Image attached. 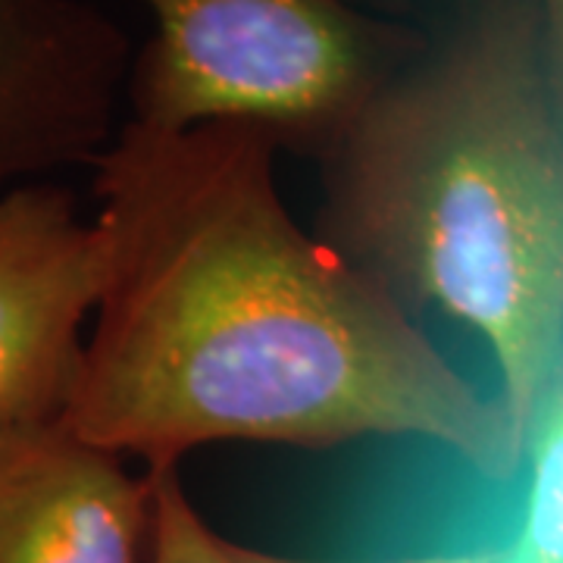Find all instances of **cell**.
Instances as JSON below:
<instances>
[{
	"mask_svg": "<svg viewBox=\"0 0 563 563\" xmlns=\"http://www.w3.org/2000/svg\"><path fill=\"white\" fill-rule=\"evenodd\" d=\"M257 122H129L98 163L107 269L63 426L151 470L210 442L413 435L492 483L523 444L383 282L303 232Z\"/></svg>",
	"mask_w": 563,
	"mask_h": 563,
	"instance_id": "obj_1",
	"label": "cell"
},
{
	"mask_svg": "<svg viewBox=\"0 0 563 563\" xmlns=\"http://www.w3.org/2000/svg\"><path fill=\"white\" fill-rule=\"evenodd\" d=\"M332 157L335 247L404 307L432 303L488 344L523 444L563 342V101L536 0H485L413 54Z\"/></svg>",
	"mask_w": 563,
	"mask_h": 563,
	"instance_id": "obj_2",
	"label": "cell"
},
{
	"mask_svg": "<svg viewBox=\"0 0 563 563\" xmlns=\"http://www.w3.org/2000/svg\"><path fill=\"white\" fill-rule=\"evenodd\" d=\"M157 38L141 60L135 122L176 132L257 122L335 144L417 51L342 0H144Z\"/></svg>",
	"mask_w": 563,
	"mask_h": 563,
	"instance_id": "obj_3",
	"label": "cell"
},
{
	"mask_svg": "<svg viewBox=\"0 0 563 563\" xmlns=\"http://www.w3.org/2000/svg\"><path fill=\"white\" fill-rule=\"evenodd\" d=\"M107 242L69 195L22 185L0 198V444L63 422L98 307Z\"/></svg>",
	"mask_w": 563,
	"mask_h": 563,
	"instance_id": "obj_4",
	"label": "cell"
},
{
	"mask_svg": "<svg viewBox=\"0 0 563 563\" xmlns=\"http://www.w3.org/2000/svg\"><path fill=\"white\" fill-rule=\"evenodd\" d=\"M125 41L81 0H0V181L101 147Z\"/></svg>",
	"mask_w": 563,
	"mask_h": 563,
	"instance_id": "obj_5",
	"label": "cell"
},
{
	"mask_svg": "<svg viewBox=\"0 0 563 563\" xmlns=\"http://www.w3.org/2000/svg\"><path fill=\"white\" fill-rule=\"evenodd\" d=\"M147 479L63 422L0 444V563H139Z\"/></svg>",
	"mask_w": 563,
	"mask_h": 563,
	"instance_id": "obj_6",
	"label": "cell"
},
{
	"mask_svg": "<svg viewBox=\"0 0 563 563\" xmlns=\"http://www.w3.org/2000/svg\"><path fill=\"white\" fill-rule=\"evenodd\" d=\"M523 517L504 563H563V342L523 429Z\"/></svg>",
	"mask_w": 563,
	"mask_h": 563,
	"instance_id": "obj_7",
	"label": "cell"
},
{
	"mask_svg": "<svg viewBox=\"0 0 563 563\" xmlns=\"http://www.w3.org/2000/svg\"><path fill=\"white\" fill-rule=\"evenodd\" d=\"M151 495V563H239L229 542L203 523L179 483L176 466L147 473Z\"/></svg>",
	"mask_w": 563,
	"mask_h": 563,
	"instance_id": "obj_8",
	"label": "cell"
},
{
	"mask_svg": "<svg viewBox=\"0 0 563 563\" xmlns=\"http://www.w3.org/2000/svg\"><path fill=\"white\" fill-rule=\"evenodd\" d=\"M539 25H542L544 57L551 66V79L563 101V0H536Z\"/></svg>",
	"mask_w": 563,
	"mask_h": 563,
	"instance_id": "obj_9",
	"label": "cell"
},
{
	"mask_svg": "<svg viewBox=\"0 0 563 563\" xmlns=\"http://www.w3.org/2000/svg\"><path fill=\"white\" fill-rule=\"evenodd\" d=\"M232 558L239 563H322V561H298V558H279L254 548H239L229 544ZM383 563H504L501 554H448V558H413V561H383Z\"/></svg>",
	"mask_w": 563,
	"mask_h": 563,
	"instance_id": "obj_10",
	"label": "cell"
}]
</instances>
